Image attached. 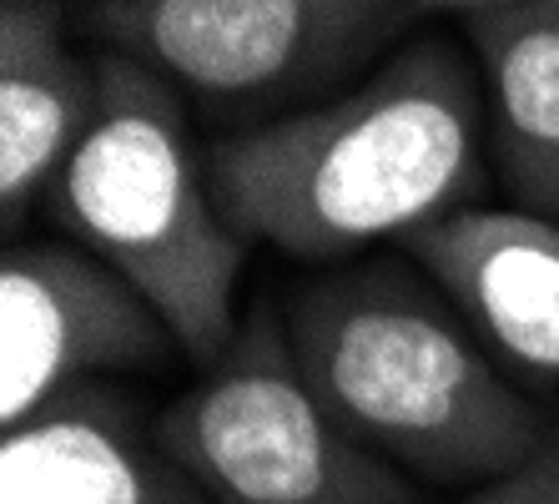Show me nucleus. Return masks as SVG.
Here are the masks:
<instances>
[{
	"label": "nucleus",
	"instance_id": "6e6552de",
	"mask_svg": "<svg viewBox=\"0 0 559 504\" xmlns=\"http://www.w3.org/2000/svg\"><path fill=\"white\" fill-rule=\"evenodd\" d=\"M408 253L504 363L559 378V222L524 208H464Z\"/></svg>",
	"mask_w": 559,
	"mask_h": 504
},
{
	"label": "nucleus",
	"instance_id": "423d86ee",
	"mask_svg": "<svg viewBox=\"0 0 559 504\" xmlns=\"http://www.w3.org/2000/svg\"><path fill=\"white\" fill-rule=\"evenodd\" d=\"M177 349L162 313L86 247L11 243L0 262V424L31 419L102 368H156Z\"/></svg>",
	"mask_w": 559,
	"mask_h": 504
},
{
	"label": "nucleus",
	"instance_id": "9d476101",
	"mask_svg": "<svg viewBox=\"0 0 559 504\" xmlns=\"http://www.w3.org/2000/svg\"><path fill=\"white\" fill-rule=\"evenodd\" d=\"M484 66L495 162L524 212L559 222V0H509L464 15Z\"/></svg>",
	"mask_w": 559,
	"mask_h": 504
},
{
	"label": "nucleus",
	"instance_id": "f257e3e1",
	"mask_svg": "<svg viewBox=\"0 0 559 504\" xmlns=\"http://www.w3.org/2000/svg\"><path fill=\"white\" fill-rule=\"evenodd\" d=\"M484 96L459 46L408 40L364 86L222 137L212 202L242 243L302 262L418 237L484 192Z\"/></svg>",
	"mask_w": 559,
	"mask_h": 504
},
{
	"label": "nucleus",
	"instance_id": "9b49d317",
	"mask_svg": "<svg viewBox=\"0 0 559 504\" xmlns=\"http://www.w3.org/2000/svg\"><path fill=\"white\" fill-rule=\"evenodd\" d=\"M468 504H559V429H549V439L520 469L484 484Z\"/></svg>",
	"mask_w": 559,
	"mask_h": 504
},
{
	"label": "nucleus",
	"instance_id": "1a4fd4ad",
	"mask_svg": "<svg viewBox=\"0 0 559 504\" xmlns=\"http://www.w3.org/2000/svg\"><path fill=\"white\" fill-rule=\"evenodd\" d=\"M102 106V71L66 46L56 0H0V222L21 233Z\"/></svg>",
	"mask_w": 559,
	"mask_h": 504
},
{
	"label": "nucleus",
	"instance_id": "f03ea898",
	"mask_svg": "<svg viewBox=\"0 0 559 504\" xmlns=\"http://www.w3.org/2000/svg\"><path fill=\"white\" fill-rule=\"evenodd\" d=\"M283 328L308 394L389 465L495 484L549 439L545 414L499 378L464 318L393 262L302 283Z\"/></svg>",
	"mask_w": 559,
	"mask_h": 504
},
{
	"label": "nucleus",
	"instance_id": "20e7f679",
	"mask_svg": "<svg viewBox=\"0 0 559 504\" xmlns=\"http://www.w3.org/2000/svg\"><path fill=\"white\" fill-rule=\"evenodd\" d=\"M156 439L212 504H418L399 469L308 394L267 303L242 318L227 359L162 409Z\"/></svg>",
	"mask_w": 559,
	"mask_h": 504
},
{
	"label": "nucleus",
	"instance_id": "39448f33",
	"mask_svg": "<svg viewBox=\"0 0 559 504\" xmlns=\"http://www.w3.org/2000/svg\"><path fill=\"white\" fill-rule=\"evenodd\" d=\"M408 0H96L106 51L217 106H273L333 86L408 26Z\"/></svg>",
	"mask_w": 559,
	"mask_h": 504
},
{
	"label": "nucleus",
	"instance_id": "ddd939ff",
	"mask_svg": "<svg viewBox=\"0 0 559 504\" xmlns=\"http://www.w3.org/2000/svg\"><path fill=\"white\" fill-rule=\"evenodd\" d=\"M56 5H61V0H56Z\"/></svg>",
	"mask_w": 559,
	"mask_h": 504
},
{
	"label": "nucleus",
	"instance_id": "0eeeda50",
	"mask_svg": "<svg viewBox=\"0 0 559 504\" xmlns=\"http://www.w3.org/2000/svg\"><path fill=\"white\" fill-rule=\"evenodd\" d=\"M0 504H212L106 384H76L0 439Z\"/></svg>",
	"mask_w": 559,
	"mask_h": 504
},
{
	"label": "nucleus",
	"instance_id": "7ed1b4c3",
	"mask_svg": "<svg viewBox=\"0 0 559 504\" xmlns=\"http://www.w3.org/2000/svg\"><path fill=\"white\" fill-rule=\"evenodd\" d=\"M96 71L102 106L56 181L51 212L162 313L177 349L217 368L242 333L233 288L248 243L212 202L177 86L121 51H102Z\"/></svg>",
	"mask_w": 559,
	"mask_h": 504
},
{
	"label": "nucleus",
	"instance_id": "f8f14e48",
	"mask_svg": "<svg viewBox=\"0 0 559 504\" xmlns=\"http://www.w3.org/2000/svg\"><path fill=\"white\" fill-rule=\"evenodd\" d=\"M484 5H509V0H408V15H414V21H424V15H443V11L468 15V11H484Z\"/></svg>",
	"mask_w": 559,
	"mask_h": 504
}]
</instances>
